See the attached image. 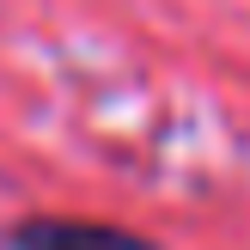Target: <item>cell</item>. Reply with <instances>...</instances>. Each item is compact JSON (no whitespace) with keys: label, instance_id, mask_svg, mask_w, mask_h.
<instances>
[{"label":"cell","instance_id":"1","mask_svg":"<svg viewBox=\"0 0 250 250\" xmlns=\"http://www.w3.org/2000/svg\"><path fill=\"white\" fill-rule=\"evenodd\" d=\"M12 250H159L153 238L128 226H104V220H61V214H37L19 220Z\"/></svg>","mask_w":250,"mask_h":250}]
</instances>
